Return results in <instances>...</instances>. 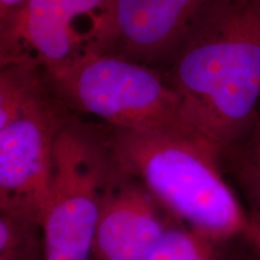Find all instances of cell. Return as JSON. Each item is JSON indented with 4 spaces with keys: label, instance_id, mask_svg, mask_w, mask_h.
I'll return each mask as SVG.
<instances>
[{
    "label": "cell",
    "instance_id": "1",
    "mask_svg": "<svg viewBox=\"0 0 260 260\" xmlns=\"http://www.w3.org/2000/svg\"><path fill=\"white\" fill-rule=\"evenodd\" d=\"M164 71L188 128L239 140L260 111V0H212Z\"/></svg>",
    "mask_w": 260,
    "mask_h": 260
},
{
    "label": "cell",
    "instance_id": "2",
    "mask_svg": "<svg viewBox=\"0 0 260 260\" xmlns=\"http://www.w3.org/2000/svg\"><path fill=\"white\" fill-rule=\"evenodd\" d=\"M106 132L119 167L175 222L218 242L243 240L259 248L258 234L223 171L222 148L190 129Z\"/></svg>",
    "mask_w": 260,
    "mask_h": 260
},
{
    "label": "cell",
    "instance_id": "3",
    "mask_svg": "<svg viewBox=\"0 0 260 260\" xmlns=\"http://www.w3.org/2000/svg\"><path fill=\"white\" fill-rule=\"evenodd\" d=\"M73 112L40 68L8 63L0 70V211L41 224L54 146Z\"/></svg>",
    "mask_w": 260,
    "mask_h": 260
},
{
    "label": "cell",
    "instance_id": "4",
    "mask_svg": "<svg viewBox=\"0 0 260 260\" xmlns=\"http://www.w3.org/2000/svg\"><path fill=\"white\" fill-rule=\"evenodd\" d=\"M46 79L71 112L92 116L110 128L189 129L165 71L115 52L88 51Z\"/></svg>",
    "mask_w": 260,
    "mask_h": 260
},
{
    "label": "cell",
    "instance_id": "5",
    "mask_svg": "<svg viewBox=\"0 0 260 260\" xmlns=\"http://www.w3.org/2000/svg\"><path fill=\"white\" fill-rule=\"evenodd\" d=\"M118 162L106 126L73 116L58 135L41 219L46 260H90L104 195Z\"/></svg>",
    "mask_w": 260,
    "mask_h": 260
},
{
    "label": "cell",
    "instance_id": "6",
    "mask_svg": "<svg viewBox=\"0 0 260 260\" xmlns=\"http://www.w3.org/2000/svg\"><path fill=\"white\" fill-rule=\"evenodd\" d=\"M111 0H25L0 21V63H28L53 75L99 50Z\"/></svg>",
    "mask_w": 260,
    "mask_h": 260
},
{
    "label": "cell",
    "instance_id": "7",
    "mask_svg": "<svg viewBox=\"0 0 260 260\" xmlns=\"http://www.w3.org/2000/svg\"><path fill=\"white\" fill-rule=\"evenodd\" d=\"M212 0H111L99 50L168 67Z\"/></svg>",
    "mask_w": 260,
    "mask_h": 260
},
{
    "label": "cell",
    "instance_id": "8",
    "mask_svg": "<svg viewBox=\"0 0 260 260\" xmlns=\"http://www.w3.org/2000/svg\"><path fill=\"white\" fill-rule=\"evenodd\" d=\"M172 223L144 184L118 164L104 195L90 260H147Z\"/></svg>",
    "mask_w": 260,
    "mask_h": 260
},
{
    "label": "cell",
    "instance_id": "9",
    "mask_svg": "<svg viewBox=\"0 0 260 260\" xmlns=\"http://www.w3.org/2000/svg\"><path fill=\"white\" fill-rule=\"evenodd\" d=\"M220 160L260 240V111L248 132L222 149Z\"/></svg>",
    "mask_w": 260,
    "mask_h": 260
},
{
    "label": "cell",
    "instance_id": "10",
    "mask_svg": "<svg viewBox=\"0 0 260 260\" xmlns=\"http://www.w3.org/2000/svg\"><path fill=\"white\" fill-rule=\"evenodd\" d=\"M229 245L172 223L147 260H225Z\"/></svg>",
    "mask_w": 260,
    "mask_h": 260
},
{
    "label": "cell",
    "instance_id": "11",
    "mask_svg": "<svg viewBox=\"0 0 260 260\" xmlns=\"http://www.w3.org/2000/svg\"><path fill=\"white\" fill-rule=\"evenodd\" d=\"M0 260H46L41 224L0 211Z\"/></svg>",
    "mask_w": 260,
    "mask_h": 260
},
{
    "label": "cell",
    "instance_id": "12",
    "mask_svg": "<svg viewBox=\"0 0 260 260\" xmlns=\"http://www.w3.org/2000/svg\"><path fill=\"white\" fill-rule=\"evenodd\" d=\"M25 0H0V21L9 17Z\"/></svg>",
    "mask_w": 260,
    "mask_h": 260
}]
</instances>
